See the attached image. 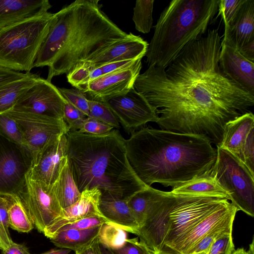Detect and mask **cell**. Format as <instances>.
Masks as SVG:
<instances>
[{
	"mask_svg": "<svg viewBox=\"0 0 254 254\" xmlns=\"http://www.w3.org/2000/svg\"><path fill=\"white\" fill-rule=\"evenodd\" d=\"M66 102L58 87L51 81L40 77L21 96L13 108L63 118V108Z\"/></svg>",
	"mask_w": 254,
	"mask_h": 254,
	"instance_id": "7c38bea8",
	"label": "cell"
},
{
	"mask_svg": "<svg viewBox=\"0 0 254 254\" xmlns=\"http://www.w3.org/2000/svg\"><path fill=\"white\" fill-rule=\"evenodd\" d=\"M97 238L100 244L111 250L121 248L128 239L127 231L110 223L101 226Z\"/></svg>",
	"mask_w": 254,
	"mask_h": 254,
	"instance_id": "1f68e13d",
	"label": "cell"
},
{
	"mask_svg": "<svg viewBox=\"0 0 254 254\" xmlns=\"http://www.w3.org/2000/svg\"><path fill=\"white\" fill-rule=\"evenodd\" d=\"M6 113L18 124L22 132L24 150L30 158L29 168L37 165L47 149L68 131L63 118L11 109Z\"/></svg>",
	"mask_w": 254,
	"mask_h": 254,
	"instance_id": "9c48e42d",
	"label": "cell"
},
{
	"mask_svg": "<svg viewBox=\"0 0 254 254\" xmlns=\"http://www.w3.org/2000/svg\"><path fill=\"white\" fill-rule=\"evenodd\" d=\"M55 19L49 12L0 29V66L29 72Z\"/></svg>",
	"mask_w": 254,
	"mask_h": 254,
	"instance_id": "8992f818",
	"label": "cell"
},
{
	"mask_svg": "<svg viewBox=\"0 0 254 254\" xmlns=\"http://www.w3.org/2000/svg\"><path fill=\"white\" fill-rule=\"evenodd\" d=\"M253 129L254 116L249 111L225 125L221 142L217 146L227 150L241 161L244 147Z\"/></svg>",
	"mask_w": 254,
	"mask_h": 254,
	"instance_id": "44dd1931",
	"label": "cell"
},
{
	"mask_svg": "<svg viewBox=\"0 0 254 254\" xmlns=\"http://www.w3.org/2000/svg\"><path fill=\"white\" fill-rule=\"evenodd\" d=\"M87 116L79 110L69 103H65L63 108V119L68 131H77Z\"/></svg>",
	"mask_w": 254,
	"mask_h": 254,
	"instance_id": "ab89813d",
	"label": "cell"
},
{
	"mask_svg": "<svg viewBox=\"0 0 254 254\" xmlns=\"http://www.w3.org/2000/svg\"><path fill=\"white\" fill-rule=\"evenodd\" d=\"M248 254H254V240L252 243L250 245V249L248 252H247Z\"/></svg>",
	"mask_w": 254,
	"mask_h": 254,
	"instance_id": "f5cc1de1",
	"label": "cell"
},
{
	"mask_svg": "<svg viewBox=\"0 0 254 254\" xmlns=\"http://www.w3.org/2000/svg\"><path fill=\"white\" fill-rule=\"evenodd\" d=\"M74 252L75 254H102L98 238L96 237L90 244Z\"/></svg>",
	"mask_w": 254,
	"mask_h": 254,
	"instance_id": "bcb514c9",
	"label": "cell"
},
{
	"mask_svg": "<svg viewBox=\"0 0 254 254\" xmlns=\"http://www.w3.org/2000/svg\"><path fill=\"white\" fill-rule=\"evenodd\" d=\"M71 250L65 249H51L46 252L39 254H69Z\"/></svg>",
	"mask_w": 254,
	"mask_h": 254,
	"instance_id": "681fc988",
	"label": "cell"
},
{
	"mask_svg": "<svg viewBox=\"0 0 254 254\" xmlns=\"http://www.w3.org/2000/svg\"><path fill=\"white\" fill-rule=\"evenodd\" d=\"M88 117L95 119L118 129L119 122L111 110L103 102L88 99Z\"/></svg>",
	"mask_w": 254,
	"mask_h": 254,
	"instance_id": "836d02e7",
	"label": "cell"
},
{
	"mask_svg": "<svg viewBox=\"0 0 254 254\" xmlns=\"http://www.w3.org/2000/svg\"><path fill=\"white\" fill-rule=\"evenodd\" d=\"M113 128L110 125L87 117L77 131L83 133L100 135L108 133Z\"/></svg>",
	"mask_w": 254,
	"mask_h": 254,
	"instance_id": "b9f144b4",
	"label": "cell"
},
{
	"mask_svg": "<svg viewBox=\"0 0 254 254\" xmlns=\"http://www.w3.org/2000/svg\"><path fill=\"white\" fill-rule=\"evenodd\" d=\"M7 192H0V250H4L13 242L9 231L7 210L9 198Z\"/></svg>",
	"mask_w": 254,
	"mask_h": 254,
	"instance_id": "d590c367",
	"label": "cell"
},
{
	"mask_svg": "<svg viewBox=\"0 0 254 254\" xmlns=\"http://www.w3.org/2000/svg\"><path fill=\"white\" fill-rule=\"evenodd\" d=\"M137 60L113 62L99 65H94L86 61L80 62L66 74L67 81L72 86L79 89L100 77L129 67L134 64Z\"/></svg>",
	"mask_w": 254,
	"mask_h": 254,
	"instance_id": "7402d4cb",
	"label": "cell"
},
{
	"mask_svg": "<svg viewBox=\"0 0 254 254\" xmlns=\"http://www.w3.org/2000/svg\"><path fill=\"white\" fill-rule=\"evenodd\" d=\"M171 191L175 194L209 196L230 200L229 193L209 175L194 179L173 188Z\"/></svg>",
	"mask_w": 254,
	"mask_h": 254,
	"instance_id": "484cf974",
	"label": "cell"
},
{
	"mask_svg": "<svg viewBox=\"0 0 254 254\" xmlns=\"http://www.w3.org/2000/svg\"><path fill=\"white\" fill-rule=\"evenodd\" d=\"M154 0H137L133 8L132 20L136 30L143 34L148 33L153 24L152 13Z\"/></svg>",
	"mask_w": 254,
	"mask_h": 254,
	"instance_id": "d6a6232c",
	"label": "cell"
},
{
	"mask_svg": "<svg viewBox=\"0 0 254 254\" xmlns=\"http://www.w3.org/2000/svg\"><path fill=\"white\" fill-rule=\"evenodd\" d=\"M66 148L67 138L64 134L47 149L36 166L29 168L27 171L30 176L48 185H52L66 156Z\"/></svg>",
	"mask_w": 254,
	"mask_h": 254,
	"instance_id": "d6986e66",
	"label": "cell"
},
{
	"mask_svg": "<svg viewBox=\"0 0 254 254\" xmlns=\"http://www.w3.org/2000/svg\"><path fill=\"white\" fill-rule=\"evenodd\" d=\"M171 191L160 201L147 215L135 235L154 252L162 251L168 231V215L175 201Z\"/></svg>",
	"mask_w": 254,
	"mask_h": 254,
	"instance_id": "9a60e30c",
	"label": "cell"
},
{
	"mask_svg": "<svg viewBox=\"0 0 254 254\" xmlns=\"http://www.w3.org/2000/svg\"><path fill=\"white\" fill-rule=\"evenodd\" d=\"M102 102L111 110L128 133L148 123H156L159 119L155 110L134 87L126 93Z\"/></svg>",
	"mask_w": 254,
	"mask_h": 254,
	"instance_id": "8fae6325",
	"label": "cell"
},
{
	"mask_svg": "<svg viewBox=\"0 0 254 254\" xmlns=\"http://www.w3.org/2000/svg\"><path fill=\"white\" fill-rule=\"evenodd\" d=\"M2 254H31L27 247L21 244L14 242L6 249L2 251Z\"/></svg>",
	"mask_w": 254,
	"mask_h": 254,
	"instance_id": "7dc6e473",
	"label": "cell"
},
{
	"mask_svg": "<svg viewBox=\"0 0 254 254\" xmlns=\"http://www.w3.org/2000/svg\"><path fill=\"white\" fill-rule=\"evenodd\" d=\"M219 58V66L229 79L254 95V63L244 58L239 52L224 29Z\"/></svg>",
	"mask_w": 254,
	"mask_h": 254,
	"instance_id": "5bb4252c",
	"label": "cell"
},
{
	"mask_svg": "<svg viewBox=\"0 0 254 254\" xmlns=\"http://www.w3.org/2000/svg\"><path fill=\"white\" fill-rule=\"evenodd\" d=\"M154 254H174L164 251L154 252Z\"/></svg>",
	"mask_w": 254,
	"mask_h": 254,
	"instance_id": "db71d44e",
	"label": "cell"
},
{
	"mask_svg": "<svg viewBox=\"0 0 254 254\" xmlns=\"http://www.w3.org/2000/svg\"><path fill=\"white\" fill-rule=\"evenodd\" d=\"M168 192L150 186L134 193L127 200L139 228L143 225L147 215L167 194Z\"/></svg>",
	"mask_w": 254,
	"mask_h": 254,
	"instance_id": "d4e9b609",
	"label": "cell"
},
{
	"mask_svg": "<svg viewBox=\"0 0 254 254\" xmlns=\"http://www.w3.org/2000/svg\"><path fill=\"white\" fill-rule=\"evenodd\" d=\"M112 250L115 254H154V251L138 238L127 239L123 247Z\"/></svg>",
	"mask_w": 254,
	"mask_h": 254,
	"instance_id": "7bdbcfd3",
	"label": "cell"
},
{
	"mask_svg": "<svg viewBox=\"0 0 254 254\" xmlns=\"http://www.w3.org/2000/svg\"><path fill=\"white\" fill-rule=\"evenodd\" d=\"M65 135L68 166L80 192L96 188L101 197L127 200L148 187L131 168L118 129L100 135L68 131Z\"/></svg>",
	"mask_w": 254,
	"mask_h": 254,
	"instance_id": "277c9868",
	"label": "cell"
},
{
	"mask_svg": "<svg viewBox=\"0 0 254 254\" xmlns=\"http://www.w3.org/2000/svg\"><path fill=\"white\" fill-rule=\"evenodd\" d=\"M105 223H110L105 217L93 216L85 217L62 227L60 230L67 229L85 230L101 226Z\"/></svg>",
	"mask_w": 254,
	"mask_h": 254,
	"instance_id": "ee69618b",
	"label": "cell"
},
{
	"mask_svg": "<svg viewBox=\"0 0 254 254\" xmlns=\"http://www.w3.org/2000/svg\"><path fill=\"white\" fill-rule=\"evenodd\" d=\"M220 0H173L161 13L145 54L148 67L165 69L190 43L206 33Z\"/></svg>",
	"mask_w": 254,
	"mask_h": 254,
	"instance_id": "5b68a950",
	"label": "cell"
},
{
	"mask_svg": "<svg viewBox=\"0 0 254 254\" xmlns=\"http://www.w3.org/2000/svg\"><path fill=\"white\" fill-rule=\"evenodd\" d=\"M237 207L229 200L200 221L186 236L176 254H186L199 240L213 229L234 219Z\"/></svg>",
	"mask_w": 254,
	"mask_h": 254,
	"instance_id": "ac0fdd59",
	"label": "cell"
},
{
	"mask_svg": "<svg viewBox=\"0 0 254 254\" xmlns=\"http://www.w3.org/2000/svg\"><path fill=\"white\" fill-rule=\"evenodd\" d=\"M234 220V219H232L223 225L213 229L199 240L186 254L208 251L210 247L216 239L227 232L232 231Z\"/></svg>",
	"mask_w": 254,
	"mask_h": 254,
	"instance_id": "8d00e7d4",
	"label": "cell"
},
{
	"mask_svg": "<svg viewBox=\"0 0 254 254\" xmlns=\"http://www.w3.org/2000/svg\"><path fill=\"white\" fill-rule=\"evenodd\" d=\"M169 214L168 231L162 251L176 254L187 234L203 218L228 200L226 198L175 194Z\"/></svg>",
	"mask_w": 254,
	"mask_h": 254,
	"instance_id": "ba28073f",
	"label": "cell"
},
{
	"mask_svg": "<svg viewBox=\"0 0 254 254\" xmlns=\"http://www.w3.org/2000/svg\"><path fill=\"white\" fill-rule=\"evenodd\" d=\"M97 0H76L55 13L34 67H49L47 80L68 74L83 62L127 33L112 22Z\"/></svg>",
	"mask_w": 254,
	"mask_h": 254,
	"instance_id": "3957f363",
	"label": "cell"
},
{
	"mask_svg": "<svg viewBox=\"0 0 254 254\" xmlns=\"http://www.w3.org/2000/svg\"><path fill=\"white\" fill-rule=\"evenodd\" d=\"M0 134L24 149L23 136L18 124L6 113L0 114Z\"/></svg>",
	"mask_w": 254,
	"mask_h": 254,
	"instance_id": "e575fe53",
	"label": "cell"
},
{
	"mask_svg": "<svg viewBox=\"0 0 254 254\" xmlns=\"http://www.w3.org/2000/svg\"><path fill=\"white\" fill-rule=\"evenodd\" d=\"M58 88L62 95L69 103L88 117L89 115L88 100L84 92L77 88Z\"/></svg>",
	"mask_w": 254,
	"mask_h": 254,
	"instance_id": "f35d334b",
	"label": "cell"
},
{
	"mask_svg": "<svg viewBox=\"0 0 254 254\" xmlns=\"http://www.w3.org/2000/svg\"><path fill=\"white\" fill-rule=\"evenodd\" d=\"M234 251L232 231H229L215 240L210 247L208 254H232Z\"/></svg>",
	"mask_w": 254,
	"mask_h": 254,
	"instance_id": "60d3db41",
	"label": "cell"
},
{
	"mask_svg": "<svg viewBox=\"0 0 254 254\" xmlns=\"http://www.w3.org/2000/svg\"><path fill=\"white\" fill-rule=\"evenodd\" d=\"M228 30L238 50L254 40V0H245Z\"/></svg>",
	"mask_w": 254,
	"mask_h": 254,
	"instance_id": "cb8c5ba5",
	"label": "cell"
},
{
	"mask_svg": "<svg viewBox=\"0 0 254 254\" xmlns=\"http://www.w3.org/2000/svg\"><path fill=\"white\" fill-rule=\"evenodd\" d=\"M51 6L48 0H0V29L43 15Z\"/></svg>",
	"mask_w": 254,
	"mask_h": 254,
	"instance_id": "ffe728a7",
	"label": "cell"
},
{
	"mask_svg": "<svg viewBox=\"0 0 254 254\" xmlns=\"http://www.w3.org/2000/svg\"><path fill=\"white\" fill-rule=\"evenodd\" d=\"M215 162L209 175L230 196L238 210L254 216V173L227 150L217 146Z\"/></svg>",
	"mask_w": 254,
	"mask_h": 254,
	"instance_id": "52a82bcc",
	"label": "cell"
},
{
	"mask_svg": "<svg viewBox=\"0 0 254 254\" xmlns=\"http://www.w3.org/2000/svg\"><path fill=\"white\" fill-rule=\"evenodd\" d=\"M232 254H248L243 248H240L235 250Z\"/></svg>",
	"mask_w": 254,
	"mask_h": 254,
	"instance_id": "816d5d0a",
	"label": "cell"
},
{
	"mask_svg": "<svg viewBox=\"0 0 254 254\" xmlns=\"http://www.w3.org/2000/svg\"><path fill=\"white\" fill-rule=\"evenodd\" d=\"M141 60L129 67L92 80L78 89L87 95L89 97L87 99L100 101L126 93L133 87L140 74Z\"/></svg>",
	"mask_w": 254,
	"mask_h": 254,
	"instance_id": "4fadbf2b",
	"label": "cell"
},
{
	"mask_svg": "<svg viewBox=\"0 0 254 254\" xmlns=\"http://www.w3.org/2000/svg\"><path fill=\"white\" fill-rule=\"evenodd\" d=\"M238 50L244 58L254 63V40L244 46Z\"/></svg>",
	"mask_w": 254,
	"mask_h": 254,
	"instance_id": "c3c4849f",
	"label": "cell"
},
{
	"mask_svg": "<svg viewBox=\"0 0 254 254\" xmlns=\"http://www.w3.org/2000/svg\"><path fill=\"white\" fill-rule=\"evenodd\" d=\"M245 0H220L217 16H221L225 27L230 28L234 23Z\"/></svg>",
	"mask_w": 254,
	"mask_h": 254,
	"instance_id": "74e56055",
	"label": "cell"
},
{
	"mask_svg": "<svg viewBox=\"0 0 254 254\" xmlns=\"http://www.w3.org/2000/svg\"><path fill=\"white\" fill-rule=\"evenodd\" d=\"M26 72L23 78L0 86V114L12 109L21 96L40 77L30 72Z\"/></svg>",
	"mask_w": 254,
	"mask_h": 254,
	"instance_id": "83f0119b",
	"label": "cell"
},
{
	"mask_svg": "<svg viewBox=\"0 0 254 254\" xmlns=\"http://www.w3.org/2000/svg\"><path fill=\"white\" fill-rule=\"evenodd\" d=\"M100 210L110 223L127 232L136 234L138 224L130 209L127 199L113 197H101Z\"/></svg>",
	"mask_w": 254,
	"mask_h": 254,
	"instance_id": "603a6c76",
	"label": "cell"
},
{
	"mask_svg": "<svg viewBox=\"0 0 254 254\" xmlns=\"http://www.w3.org/2000/svg\"><path fill=\"white\" fill-rule=\"evenodd\" d=\"M23 189L17 193L37 230L46 234L63 214L62 208L52 185L32 178L27 171L23 177Z\"/></svg>",
	"mask_w": 254,
	"mask_h": 254,
	"instance_id": "30bf717a",
	"label": "cell"
},
{
	"mask_svg": "<svg viewBox=\"0 0 254 254\" xmlns=\"http://www.w3.org/2000/svg\"><path fill=\"white\" fill-rule=\"evenodd\" d=\"M101 197L100 190L96 188L82 191L78 200L64 209L62 216L50 227L45 236L51 239L64 226L85 217H104L99 209Z\"/></svg>",
	"mask_w": 254,
	"mask_h": 254,
	"instance_id": "e0dca14e",
	"label": "cell"
},
{
	"mask_svg": "<svg viewBox=\"0 0 254 254\" xmlns=\"http://www.w3.org/2000/svg\"><path fill=\"white\" fill-rule=\"evenodd\" d=\"M208 251H203L199 253H192L190 254H208Z\"/></svg>",
	"mask_w": 254,
	"mask_h": 254,
	"instance_id": "11a10c76",
	"label": "cell"
},
{
	"mask_svg": "<svg viewBox=\"0 0 254 254\" xmlns=\"http://www.w3.org/2000/svg\"><path fill=\"white\" fill-rule=\"evenodd\" d=\"M52 185L63 209L71 206L79 198L81 192L73 179L66 156Z\"/></svg>",
	"mask_w": 254,
	"mask_h": 254,
	"instance_id": "4316f807",
	"label": "cell"
},
{
	"mask_svg": "<svg viewBox=\"0 0 254 254\" xmlns=\"http://www.w3.org/2000/svg\"><path fill=\"white\" fill-rule=\"evenodd\" d=\"M222 38L209 29L165 69L151 66L137 77L133 87L155 110L161 129L204 135L217 146L225 125L254 106V95L220 69Z\"/></svg>",
	"mask_w": 254,
	"mask_h": 254,
	"instance_id": "6da1fadb",
	"label": "cell"
},
{
	"mask_svg": "<svg viewBox=\"0 0 254 254\" xmlns=\"http://www.w3.org/2000/svg\"><path fill=\"white\" fill-rule=\"evenodd\" d=\"M102 254H115L112 250L100 244Z\"/></svg>",
	"mask_w": 254,
	"mask_h": 254,
	"instance_id": "f907efd6",
	"label": "cell"
},
{
	"mask_svg": "<svg viewBox=\"0 0 254 254\" xmlns=\"http://www.w3.org/2000/svg\"><path fill=\"white\" fill-rule=\"evenodd\" d=\"M100 227L85 230H60L50 239L59 248L75 252L87 246L97 237Z\"/></svg>",
	"mask_w": 254,
	"mask_h": 254,
	"instance_id": "f1b7e54d",
	"label": "cell"
},
{
	"mask_svg": "<svg viewBox=\"0 0 254 254\" xmlns=\"http://www.w3.org/2000/svg\"><path fill=\"white\" fill-rule=\"evenodd\" d=\"M9 206L7 210L9 227L18 232L28 233L34 225L26 208L17 193L7 192Z\"/></svg>",
	"mask_w": 254,
	"mask_h": 254,
	"instance_id": "f546056e",
	"label": "cell"
},
{
	"mask_svg": "<svg viewBox=\"0 0 254 254\" xmlns=\"http://www.w3.org/2000/svg\"><path fill=\"white\" fill-rule=\"evenodd\" d=\"M26 74L0 66V86L22 78Z\"/></svg>",
	"mask_w": 254,
	"mask_h": 254,
	"instance_id": "f6af8a7d",
	"label": "cell"
},
{
	"mask_svg": "<svg viewBox=\"0 0 254 254\" xmlns=\"http://www.w3.org/2000/svg\"><path fill=\"white\" fill-rule=\"evenodd\" d=\"M129 164L138 178L150 187L173 188L209 175L216 149L205 136L142 127L125 141Z\"/></svg>",
	"mask_w": 254,
	"mask_h": 254,
	"instance_id": "7a4b0ae2",
	"label": "cell"
},
{
	"mask_svg": "<svg viewBox=\"0 0 254 254\" xmlns=\"http://www.w3.org/2000/svg\"><path fill=\"white\" fill-rule=\"evenodd\" d=\"M22 175V165L16 154L11 151L2 152L0 155V190L12 187Z\"/></svg>",
	"mask_w": 254,
	"mask_h": 254,
	"instance_id": "4dcf8cb0",
	"label": "cell"
},
{
	"mask_svg": "<svg viewBox=\"0 0 254 254\" xmlns=\"http://www.w3.org/2000/svg\"><path fill=\"white\" fill-rule=\"evenodd\" d=\"M148 43L139 36L131 33L100 50L84 61L94 65L128 60L142 59L145 56Z\"/></svg>",
	"mask_w": 254,
	"mask_h": 254,
	"instance_id": "2e32d148",
	"label": "cell"
}]
</instances>
